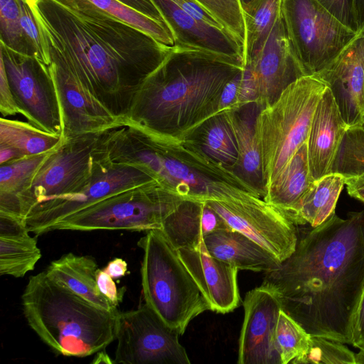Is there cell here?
I'll use <instances>...</instances> for the list:
<instances>
[{
  "label": "cell",
  "mask_w": 364,
  "mask_h": 364,
  "mask_svg": "<svg viewBox=\"0 0 364 364\" xmlns=\"http://www.w3.org/2000/svg\"><path fill=\"white\" fill-rule=\"evenodd\" d=\"M48 65L69 70L124 120L144 79L173 46L78 0H26Z\"/></svg>",
  "instance_id": "obj_1"
},
{
  "label": "cell",
  "mask_w": 364,
  "mask_h": 364,
  "mask_svg": "<svg viewBox=\"0 0 364 364\" xmlns=\"http://www.w3.org/2000/svg\"><path fill=\"white\" fill-rule=\"evenodd\" d=\"M263 283L311 336L351 344L364 289V212L345 219L335 213L318 226L298 230L294 252Z\"/></svg>",
  "instance_id": "obj_2"
},
{
  "label": "cell",
  "mask_w": 364,
  "mask_h": 364,
  "mask_svg": "<svg viewBox=\"0 0 364 364\" xmlns=\"http://www.w3.org/2000/svg\"><path fill=\"white\" fill-rule=\"evenodd\" d=\"M242 69L235 60L174 46L142 82L124 121L182 140L219 113L224 87Z\"/></svg>",
  "instance_id": "obj_3"
},
{
  "label": "cell",
  "mask_w": 364,
  "mask_h": 364,
  "mask_svg": "<svg viewBox=\"0 0 364 364\" xmlns=\"http://www.w3.org/2000/svg\"><path fill=\"white\" fill-rule=\"evenodd\" d=\"M101 149L114 163L146 168L164 188L185 200L259 196L234 172L190 143L159 136L127 122L105 132Z\"/></svg>",
  "instance_id": "obj_4"
},
{
  "label": "cell",
  "mask_w": 364,
  "mask_h": 364,
  "mask_svg": "<svg viewBox=\"0 0 364 364\" xmlns=\"http://www.w3.org/2000/svg\"><path fill=\"white\" fill-rule=\"evenodd\" d=\"M21 300L28 326L57 354L83 358L116 341L118 309L91 304L46 271L30 277Z\"/></svg>",
  "instance_id": "obj_5"
},
{
  "label": "cell",
  "mask_w": 364,
  "mask_h": 364,
  "mask_svg": "<svg viewBox=\"0 0 364 364\" xmlns=\"http://www.w3.org/2000/svg\"><path fill=\"white\" fill-rule=\"evenodd\" d=\"M137 245L144 252L141 277L145 304L183 335L191 321L210 310L209 304L161 230L146 231Z\"/></svg>",
  "instance_id": "obj_6"
},
{
  "label": "cell",
  "mask_w": 364,
  "mask_h": 364,
  "mask_svg": "<svg viewBox=\"0 0 364 364\" xmlns=\"http://www.w3.org/2000/svg\"><path fill=\"white\" fill-rule=\"evenodd\" d=\"M326 87L316 75L303 76L257 114L255 134L266 194L297 150L307 141L314 113Z\"/></svg>",
  "instance_id": "obj_7"
},
{
  "label": "cell",
  "mask_w": 364,
  "mask_h": 364,
  "mask_svg": "<svg viewBox=\"0 0 364 364\" xmlns=\"http://www.w3.org/2000/svg\"><path fill=\"white\" fill-rule=\"evenodd\" d=\"M183 200L153 181L112 194L56 223L50 231L161 230Z\"/></svg>",
  "instance_id": "obj_8"
},
{
  "label": "cell",
  "mask_w": 364,
  "mask_h": 364,
  "mask_svg": "<svg viewBox=\"0 0 364 364\" xmlns=\"http://www.w3.org/2000/svg\"><path fill=\"white\" fill-rule=\"evenodd\" d=\"M285 28L305 75H316L354 40L358 33L316 0H282Z\"/></svg>",
  "instance_id": "obj_9"
},
{
  "label": "cell",
  "mask_w": 364,
  "mask_h": 364,
  "mask_svg": "<svg viewBox=\"0 0 364 364\" xmlns=\"http://www.w3.org/2000/svg\"><path fill=\"white\" fill-rule=\"evenodd\" d=\"M103 132L62 138L61 143L49 152L27 186L18 194L24 223L35 206L73 193L90 178Z\"/></svg>",
  "instance_id": "obj_10"
},
{
  "label": "cell",
  "mask_w": 364,
  "mask_h": 364,
  "mask_svg": "<svg viewBox=\"0 0 364 364\" xmlns=\"http://www.w3.org/2000/svg\"><path fill=\"white\" fill-rule=\"evenodd\" d=\"M153 181L156 180L144 168L111 161L99 145L92 174L85 185L73 193L39 203L27 215L25 224L36 235L47 233L56 223L112 194Z\"/></svg>",
  "instance_id": "obj_11"
},
{
  "label": "cell",
  "mask_w": 364,
  "mask_h": 364,
  "mask_svg": "<svg viewBox=\"0 0 364 364\" xmlns=\"http://www.w3.org/2000/svg\"><path fill=\"white\" fill-rule=\"evenodd\" d=\"M180 335L146 304L119 312L115 364H190Z\"/></svg>",
  "instance_id": "obj_12"
},
{
  "label": "cell",
  "mask_w": 364,
  "mask_h": 364,
  "mask_svg": "<svg viewBox=\"0 0 364 364\" xmlns=\"http://www.w3.org/2000/svg\"><path fill=\"white\" fill-rule=\"evenodd\" d=\"M0 58L21 114L37 128L61 135L60 108L48 65L11 49L1 41Z\"/></svg>",
  "instance_id": "obj_13"
},
{
  "label": "cell",
  "mask_w": 364,
  "mask_h": 364,
  "mask_svg": "<svg viewBox=\"0 0 364 364\" xmlns=\"http://www.w3.org/2000/svg\"><path fill=\"white\" fill-rule=\"evenodd\" d=\"M228 227L257 242L281 262L295 250L296 225L259 196L204 200Z\"/></svg>",
  "instance_id": "obj_14"
},
{
  "label": "cell",
  "mask_w": 364,
  "mask_h": 364,
  "mask_svg": "<svg viewBox=\"0 0 364 364\" xmlns=\"http://www.w3.org/2000/svg\"><path fill=\"white\" fill-rule=\"evenodd\" d=\"M244 67L250 73L255 102L261 109L272 105L289 85L305 76L288 37L281 10L262 48Z\"/></svg>",
  "instance_id": "obj_15"
},
{
  "label": "cell",
  "mask_w": 364,
  "mask_h": 364,
  "mask_svg": "<svg viewBox=\"0 0 364 364\" xmlns=\"http://www.w3.org/2000/svg\"><path fill=\"white\" fill-rule=\"evenodd\" d=\"M238 364H282L275 333L282 305L277 292L262 283L248 291L243 301Z\"/></svg>",
  "instance_id": "obj_16"
},
{
  "label": "cell",
  "mask_w": 364,
  "mask_h": 364,
  "mask_svg": "<svg viewBox=\"0 0 364 364\" xmlns=\"http://www.w3.org/2000/svg\"><path fill=\"white\" fill-rule=\"evenodd\" d=\"M58 93L63 139L100 133L123 124L98 102L67 69L48 65Z\"/></svg>",
  "instance_id": "obj_17"
},
{
  "label": "cell",
  "mask_w": 364,
  "mask_h": 364,
  "mask_svg": "<svg viewBox=\"0 0 364 364\" xmlns=\"http://www.w3.org/2000/svg\"><path fill=\"white\" fill-rule=\"evenodd\" d=\"M329 88L348 127L364 116V23L354 40L316 75Z\"/></svg>",
  "instance_id": "obj_18"
},
{
  "label": "cell",
  "mask_w": 364,
  "mask_h": 364,
  "mask_svg": "<svg viewBox=\"0 0 364 364\" xmlns=\"http://www.w3.org/2000/svg\"><path fill=\"white\" fill-rule=\"evenodd\" d=\"M177 251L211 311L226 314L239 306L237 267L210 255L203 240L196 247Z\"/></svg>",
  "instance_id": "obj_19"
},
{
  "label": "cell",
  "mask_w": 364,
  "mask_h": 364,
  "mask_svg": "<svg viewBox=\"0 0 364 364\" xmlns=\"http://www.w3.org/2000/svg\"><path fill=\"white\" fill-rule=\"evenodd\" d=\"M172 32L175 45L230 58L245 64L242 47L225 31L197 21L173 0H152Z\"/></svg>",
  "instance_id": "obj_20"
},
{
  "label": "cell",
  "mask_w": 364,
  "mask_h": 364,
  "mask_svg": "<svg viewBox=\"0 0 364 364\" xmlns=\"http://www.w3.org/2000/svg\"><path fill=\"white\" fill-rule=\"evenodd\" d=\"M348 128L326 87L316 105L307 139L309 165L314 181L329 173Z\"/></svg>",
  "instance_id": "obj_21"
},
{
  "label": "cell",
  "mask_w": 364,
  "mask_h": 364,
  "mask_svg": "<svg viewBox=\"0 0 364 364\" xmlns=\"http://www.w3.org/2000/svg\"><path fill=\"white\" fill-rule=\"evenodd\" d=\"M262 109L256 102L226 112L238 151L235 173L264 199L266 188L260 151L255 134V120Z\"/></svg>",
  "instance_id": "obj_22"
},
{
  "label": "cell",
  "mask_w": 364,
  "mask_h": 364,
  "mask_svg": "<svg viewBox=\"0 0 364 364\" xmlns=\"http://www.w3.org/2000/svg\"><path fill=\"white\" fill-rule=\"evenodd\" d=\"M208 251L238 269L271 272L281 262L255 240L230 228L214 230L203 238Z\"/></svg>",
  "instance_id": "obj_23"
},
{
  "label": "cell",
  "mask_w": 364,
  "mask_h": 364,
  "mask_svg": "<svg viewBox=\"0 0 364 364\" xmlns=\"http://www.w3.org/2000/svg\"><path fill=\"white\" fill-rule=\"evenodd\" d=\"M223 228H229L205 201L183 200L165 219L161 230L168 242L178 250L196 247L205 235Z\"/></svg>",
  "instance_id": "obj_24"
},
{
  "label": "cell",
  "mask_w": 364,
  "mask_h": 364,
  "mask_svg": "<svg viewBox=\"0 0 364 364\" xmlns=\"http://www.w3.org/2000/svg\"><path fill=\"white\" fill-rule=\"evenodd\" d=\"M22 221L0 216V274L23 277L41 258L36 238Z\"/></svg>",
  "instance_id": "obj_25"
},
{
  "label": "cell",
  "mask_w": 364,
  "mask_h": 364,
  "mask_svg": "<svg viewBox=\"0 0 364 364\" xmlns=\"http://www.w3.org/2000/svg\"><path fill=\"white\" fill-rule=\"evenodd\" d=\"M97 269L93 257L69 252L52 261L45 271L49 277L91 304L106 310H116L117 306L99 291Z\"/></svg>",
  "instance_id": "obj_26"
},
{
  "label": "cell",
  "mask_w": 364,
  "mask_h": 364,
  "mask_svg": "<svg viewBox=\"0 0 364 364\" xmlns=\"http://www.w3.org/2000/svg\"><path fill=\"white\" fill-rule=\"evenodd\" d=\"M313 181L306 141L297 150L272 184L264 200L284 213L293 222L301 202Z\"/></svg>",
  "instance_id": "obj_27"
},
{
  "label": "cell",
  "mask_w": 364,
  "mask_h": 364,
  "mask_svg": "<svg viewBox=\"0 0 364 364\" xmlns=\"http://www.w3.org/2000/svg\"><path fill=\"white\" fill-rule=\"evenodd\" d=\"M182 140L205 156L235 173L238 161L235 139L226 112L210 117Z\"/></svg>",
  "instance_id": "obj_28"
},
{
  "label": "cell",
  "mask_w": 364,
  "mask_h": 364,
  "mask_svg": "<svg viewBox=\"0 0 364 364\" xmlns=\"http://www.w3.org/2000/svg\"><path fill=\"white\" fill-rule=\"evenodd\" d=\"M346 183L342 175L330 173L313 181L304 196L293 223L296 225L309 224L316 227L333 213Z\"/></svg>",
  "instance_id": "obj_29"
},
{
  "label": "cell",
  "mask_w": 364,
  "mask_h": 364,
  "mask_svg": "<svg viewBox=\"0 0 364 364\" xmlns=\"http://www.w3.org/2000/svg\"><path fill=\"white\" fill-rule=\"evenodd\" d=\"M62 139L61 135L47 132L29 122L0 119V147L11 149L22 157L49 152Z\"/></svg>",
  "instance_id": "obj_30"
},
{
  "label": "cell",
  "mask_w": 364,
  "mask_h": 364,
  "mask_svg": "<svg viewBox=\"0 0 364 364\" xmlns=\"http://www.w3.org/2000/svg\"><path fill=\"white\" fill-rule=\"evenodd\" d=\"M100 11L144 32L159 42L174 46L170 29L161 22L142 14L119 0H78Z\"/></svg>",
  "instance_id": "obj_31"
},
{
  "label": "cell",
  "mask_w": 364,
  "mask_h": 364,
  "mask_svg": "<svg viewBox=\"0 0 364 364\" xmlns=\"http://www.w3.org/2000/svg\"><path fill=\"white\" fill-rule=\"evenodd\" d=\"M281 1L259 0L252 9L244 13L246 26L245 63L262 48L280 13Z\"/></svg>",
  "instance_id": "obj_32"
},
{
  "label": "cell",
  "mask_w": 364,
  "mask_h": 364,
  "mask_svg": "<svg viewBox=\"0 0 364 364\" xmlns=\"http://www.w3.org/2000/svg\"><path fill=\"white\" fill-rule=\"evenodd\" d=\"M311 336L298 322L282 309L275 333L282 364H295L306 353Z\"/></svg>",
  "instance_id": "obj_33"
},
{
  "label": "cell",
  "mask_w": 364,
  "mask_h": 364,
  "mask_svg": "<svg viewBox=\"0 0 364 364\" xmlns=\"http://www.w3.org/2000/svg\"><path fill=\"white\" fill-rule=\"evenodd\" d=\"M330 173H338L346 178L364 173V129L360 126L346 130Z\"/></svg>",
  "instance_id": "obj_34"
},
{
  "label": "cell",
  "mask_w": 364,
  "mask_h": 364,
  "mask_svg": "<svg viewBox=\"0 0 364 364\" xmlns=\"http://www.w3.org/2000/svg\"><path fill=\"white\" fill-rule=\"evenodd\" d=\"M49 152L26 156L0 164V195L18 196Z\"/></svg>",
  "instance_id": "obj_35"
},
{
  "label": "cell",
  "mask_w": 364,
  "mask_h": 364,
  "mask_svg": "<svg viewBox=\"0 0 364 364\" xmlns=\"http://www.w3.org/2000/svg\"><path fill=\"white\" fill-rule=\"evenodd\" d=\"M243 49L246 46L245 14L240 0H196Z\"/></svg>",
  "instance_id": "obj_36"
},
{
  "label": "cell",
  "mask_w": 364,
  "mask_h": 364,
  "mask_svg": "<svg viewBox=\"0 0 364 364\" xmlns=\"http://www.w3.org/2000/svg\"><path fill=\"white\" fill-rule=\"evenodd\" d=\"M355 364V354L343 343L311 336L306 353L295 364Z\"/></svg>",
  "instance_id": "obj_37"
},
{
  "label": "cell",
  "mask_w": 364,
  "mask_h": 364,
  "mask_svg": "<svg viewBox=\"0 0 364 364\" xmlns=\"http://www.w3.org/2000/svg\"><path fill=\"white\" fill-rule=\"evenodd\" d=\"M0 41L9 48L31 55L21 25L18 0H0Z\"/></svg>",
  "instance_id": "obj_38"
},
{
  "label": "cell",
  "mask_w": 364,
  "mask_h": 364,
  "mask_svg": "<svg viewBox=\"0 0 364 364\" xmlns=\"http://www.w3.org/2000/svg\"><path fill=\"white\" fill-rule=\"evenodd\" d=\"M18 1L21 25L30 54L37 61L47 65L41 43L38 29L33 13L26 0H18Z\"/></svg>",
  "instance_id": "obj_39"
},
{
  "label": "cell",
  "mask_w": 364,
  "mask_h": 364,
  "mask_svg": "<svg viewBox=\"0 0 364 364\" xmlns=\"http://www.w3.org/2000/svg\"><path fill=\"white\" fill-rule=\"evenodd\" d=\"M345 26L358 33L360 29L358 0H316Z\"/></svg>",
  "instance_id": "obj_40"
},
{
  "label": "cell",
  "mask_w": 364,
  "mask_h": 364,
  "mask_svg": "<svg viewBox=\"0 0 364 364\" xmlns=\"http://www.w3.org/2000/svg\"><path fill=\"white\" fill-rule=\"evenodd\" d=\"M0 112L3 117L21 113L11 90L3 60L0 58Z\"/></svg>",
  "instance_id": "obj_41"
},
{
  "label": "cell",
  "mask_w": 364,
  "mask_h": 364,
  "mask_svg": "<svg viewBox=\"0 0 364 364\" xmlns=\"http://www.w3.org/2000/svg\"><path fill=\"white\" fill-rule=\"evenodd\" d=\"M242 71L224 87L220 100L219 113L230 112L240 107Z\"/></svg>",
  "instance_id": "obj_42"
},
{
  "label": "cell",
  "mask_w": 364,
  "mask_h": 364,
  "mask_svg": "<svg viewBox=\"0 0 364 364\" xmlns=\"http://www.w3.org/2000/svg\"><path fill=\"white\" fill-rule=\"evenodd\" d=\"M173 1L197 21L224 30L218 21L196 0H173Z\"/></svg>",
  "instance_id": "obj_43"
},
{
  "label": "cell",
  "mask_w": 364,
  "mask_h": 364,
  "mask_svg": "<svg viewBox=\"0 0 364 364\" xmlns=\"http://www.w3.org/2000/svg\"><path fill=\"white\" fill-rule=\"evenodd\" d=\"M97 283L101 294L112 305L117 306L122 301L123 294L119 292L114 279L105 272L104 269L98 268L97 270Z\"/></svg>",
  "instance_id": "obj_44"
},
{
  "label": "cell",
  "mask_w": 364,
  "mask_h": 364,
  "mask_svg": "<svg viewBox=\"0 0 364 364\" xmlns=\"http://www.w3.org/2000/svg\"><path fill=\"white\" fill-rule=\"evenodd\" d=\"M351 345L364 348V289L354 316Z\"/></svg>",
  "instance_id": "obj_45"
},
{
  "label": "cell",
  "mask_w": 364,
  "mask_h": 364,
  "mask_svg": "<svg viewBox=\"0 0 364 364\" xmlns=\"http://www.w3.org/2000/svg\"><path fill=\"white\" fill-rule=\"evenodd\" d=\"M168 27L162 14L152 0H119ZM171 31V30H170Z\"/></svg>",
  "instance_id": "obj_46"
},
{
  "label": "cell",
  "mask_w": 364,
  "mask_h": 364,
  "mask_svg": "<svg viewBox=\"0 0 364 364\" xmlns=\"http://www.w3.org/2000/svg\"><path fill=\"white\" fill-rule=\"evenodd\" d=\"M348 193L364 203V173L346 178Z\"/></svg>",
  "instance_id": "obj_47"
},
{
  "label": "cell",
  "mask_w": 364,
  "mask_h": 364,
  "mask_svg": "<svg viewBox=\"0 0 364 364\" xmlns=\"http://www.w3.org/2000/svg\"><path fill=\"white\" fill-rule=\"evenodd\" d=\"M113 279H119L127 272V263L122 258H114L109 261L103 269Z\"/></svg>",
  "instance_id": "obj_48"
},
{
  "label": "cell",
  "mask_w": 364,
  "mask_h": 364,
  "mask_svg": "<svg viewBox=\"0 0 364 364\" xmlns=\"http://www.w3.org/2000/svg\"><path fill=\"white\" fill-rule=\"evenodd\" d=\"M92 363H114V360H111L108 354L106 353L105 349L100 350L96 353Z\"/></svg>",
  "instance_id": "obj_49"
},
{
  "label": "cell",
  "mask_w": 364,
  "mask_h": 364,
  "mask_svg": "<svg viewBox=\"0 0 364 364\" xmlns=\"http://www.w3.org/2000/svg\"><path fill=\"white\" fill-rule=\"evenodd\" d=\"M259 0H240L244 13L247 12L252 9Z\"/></svg>",
  "instance_id": "obj_50"
},
{
  "label": "cell",
  "mask_w": 364,
  "mask_h": 364,
  "mask_svg": "<svg viewBox=\"0 0 364 364\" xmlns=\"http://www.w3.org/2000/svg\"><path fill=\"white\" fill-rule=\"evenodd\" d=\"M358 9L360 28L364 23V0H358Z\"/></svg>",
  "instance_id": "obj_51"
},
{
  "label": "cell",
  "mask_w": 364,
  "mask_h": 364,
  "mask_svg": "<svg viewBox=\"0 0 364 364\" xmlns=\"http://www.w3.org/2000/svg\"><path fill=\"white\" fill-rule=\"evenodd\" d=\"M355 364H364V348L355 354Z\"/></svg>",
  "instance_id": "obj_52"
},
{
  "label": "cell",
  "mask_w": 364,
  "mask_h": 364,
  "mask_svg": "<svg viewBox=\"0 0 364 364\" xmlns=\"http://www.w3.org/2000/svg\"><path fill=\"white\" fill-rule=\"evenodd\" d=\"M359 126H360L364 129V116H363L362 122Z\"/></svg>",
  "instance_id": "obj_53"
}]
</instances>
